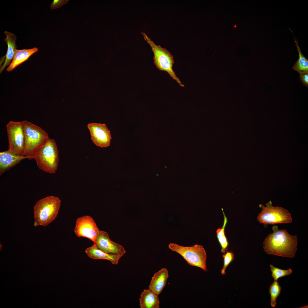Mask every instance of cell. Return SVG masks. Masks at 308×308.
Wrapping results in <instances>:
<instances>
[{
  "instance_id": "cell-1",
  "label": "cell",
  "mask_w": 308,
  "mask_h": 308,
  "mask_svg": "<svg viewBox=\"0 0 308 308\" xmlns=\"http://www.w3.org/2000/svg\"><path fill=\"white\" fill-rule=\"evenodd\" d=\"M270 233L263 242L264 252L270 255L293 258L297 250V236L290 235L285 229H279L278 226L272 227Z\"/></svg>"
},
{
  "instance_id": "cell-2",
  "label": "cell",
  "mask_w": 308,
  "mask_h": 308,
  "mask_svg": "<svg viewBox=\"0 0 308 308\" xmlns=\"http://www.w3.org/2000/svg\"><path fill=\"white\" fill-rule=\"evenodd\" d=\"M33 155L39 169L50 174L56 172L59 162V153L54 139L49 138Z\"/></svg>"
},
{
  "instance_id": "cell-3",
  "label": "cell",
  "mask_w": 308,
  "mask_h": 308,
  "mask_svg": "<svg viewBox=\"0 0 308 308\" xmlns=\"http://www.w3.org/2000/svg\"><path fill=\"white\" fill-rule=\"evenodd\" d=\"M61 201L58 197L48 196L37 201L34 207V226H46L57 216Z\"/></svg>"
},
{
  "instance_id": "cell-4",
  "label": "cell",
  "mask_w": 308,
  "mask_h": 308,
  "mask_svg": "<svg viewBox=\"0 0 308 308\" xmlns=\"http://www.w3.org/2000/svg\"><path fill=\"white\" fill-rule=\"evenodd\" d=\"M22 121L25 140L24 155H33L48 141L49 135L37 125L27 120Z\"/></svg>"
},
{
  "instance_id": "cell-5",
  "label": "cell",
  "mask_w": 308,
  "mask_h": 308,
  "mask_svg": "<svg viewBox=\"0 0 308 308\" xmlns=\"http://www.w3.org/2000/svg\"><path fill=\"white\" fill-rule=\"evenodd\" d=\"M141 33L145 40L151 47L154 54V64L157 68L160 71L166 72L180 86L184 87V85L181 83L173 70V66L174 63L173 56L165 48L162 47L160 45H156L145 33L142 32Z\"/></svg>"
},
{
  "instance_id": "cell-6",
  "label": "cell",
  "mask_w": 308,
  "mask_h": 308,
  "mask_svg": "<svg viewBox=\"0 0 308 308\" xmlns=\"http://www.w3.org/2000/svg\"><path fill=\"white\" fill-rule=\"evenodd\" d=\"M168 248L180 254L189 265L201 268L205 272L207 271L206 254L202 245L196 244L192 246H185L170 243Z\"/></svg>"
},
{
  "instance_id": "cell-7",
  "label": "cell",
  "mask_w": 308,
  "mask_h": 308,
  "mask_svg": "<svg viewBox=\"0 0 308 308\" xmlns=\"http://www.w3.org/2000/svg\"><path fill=\"white\" fill-rule=\"evenodd\" d=\"M259 207L262 210L257 219L260 224L269 225L292 222L291 214L289 212L282 207L273 206L271 201L266 203V206L260 204Z\"/></svg>"
},
{
  "instance_id": "cell-8",
  "label": "cell",
  "mask_w": 308,
  "mask_h": 308,
  "mask_svg": "<svg viewBox=\"0 0 308 308\" xmlns=\"http://www.w3.org/2000/svg\"><path fill=\"white\" fill-rule=\"evenodd\" d=\"M8 150L18 155H24L25 136L23 121H9L6 125Z\"/></svg>"
},
{
  "instance_id": "cell-9",
  "label": "cell",
  "mask_w": 308,
  "mask_h": 308,
  "mask_svg": "<svg viewBox=\"0 0 308 308\" xmlns=\"http://www.w3.org/2000/svg\"><path fill=\"white\" fill-rule=\"evenodd\" d=\"M100 230L93 218L89 216H83L76 221L74 232L78 237L87 238L94 243Z\"/></svg>"
},
{
  "instance_id": "cell-10",
  "label": "cell",
  "mask_w": 308,
  "mask_h": 308,
  "mask_svg": "<svg viewBox=\"0 0 308 308\" xmlns=\"http://www.w3.org/2000/svg\"><path fill=\"white\" fill-rule=\"evenodd\" d=\"M87 127L91 140L96 146L101 148L110 146L112 139L111 134L105 124L90 123L88 124Z\"/></svg>"
},
{
  "instance_id": "cell-11",
  "label": "cell",
  "mask_w": 308,
  "mask_h": 308,
  "mask_svg": "<svg viewBox=\"0 0 308 308\" xmlns=\"http://www.w3.org/2000/svg\"><path fill=\"white\" fill-rule=\"evenodd\" d=\"M94 243L98 249L106 253L123 256L126 252L123 246L112 241L108 233L104 231L100 230Z\"/></svg>"
},
{
  "instance_id": "cell-12",
  "label": "cell",
  "mask_w": 308,
  "mask_h": 308,
  "mask_svg": "<svg viewBox=\"0 0 308 308\" xmlns=\"http://www.w3.org/2000/svg\"><path fill=\"white\" fill-rule=\"evenodd\" d=\"M33 159L31 156H21L9 151L0 152V175L19 163L23 160Z\"/></svg>"
},
{
  "instance_id": "cell-13",
  "label": "cell",
  "mask_w": 308,
  "mask_h": 308,
  "mask_svg": "<svg viewBox=\"0 0 308 308\" xmlns=\"http://www.w3.org/2000/svg\"><path fill=\"white\" fill-rule=\"evenodd\" d=\"M169 277L167 270L166 268L161 269L152 277L148 286L149 289L159 295L165 287Z\"/></svg>"
},
{
  "instance_id": "cell-14",
  "label": "cell",
  "mask_w": 308,
  "mask_h": 308,
  "mask_svg": "<svg viewBox=\"0 0 308 308\" xmlns=\"http://www.w3.org/2000/svg\"><path fill=\"white\" fill-rule=\"evenodd\" d=\"M85 252L90 258L95 260H107L114 265L118 264L122 255L105 253L98 249L94 243L91 247L87 248Z\"/></svg>"
},
{
  "instance_id": "cell-15",
  "label": "cell",
  "mask_w": 308,
  "mask_h": 308,
  "mask_svg": "<svg viewBox=\"0 0 308 308\" xmlns=\"http://www.w3.org/2000/svg\"><path fill=\"white\" fill-rule=\"evenodd\" d=\"M4 33L6 37L4 40L7 44V49L5 56V62L1 67L0 73L2 72L6 67L10 65V62L13 60L17 49V46L16 45L17 37L15 35L7 31H5Z\"/></svg>"
},
{
  "instance_id": "cell-16",
  "label": "cell",
  "mask_w": 308,
  "mask_h": 308,
  "mask_svg": "<svg viewBox=\"0 0 308 308\" xmlns=\"http://www.w3.org/2000/svg\"><path fill=\"white\" fill-rule=\"evenodd\" d=\"M158 295L149 289L142 292L139 300L141 308H159L160 302Z\"/></svg>"
},
{
  "instance_id": "cell-17",
  "label": "cell",
  "mask_w": 308,
  "mask_h": 308,
  "mask_svg": "<svg viewBox=\"0 0 308 308\" xmlns=\"http://www.w3.org/2000/svg\"><path fill=\"white\" fill-rule=\"evenodd\" d=\"M38 51L36 47L29 49L16 50L12 61L7 69V70L10 72L17 66L27 60L33 54Z\"/></svg>"
},
{
  "instance_id": "cell-18",
  "label": "cell",
  "mask_w": 308,
  "mask_h": 308,
  "mask_svg": "<svg viewBox=\"0 0 308 308\" xmlns=\"http://www.w3.org/2000/svg\"><path fill=\"white\" fill-rule=\"evenodd\" d=\"M295 42L298 52L299 58L292 68L297 72L300 75L308 73V59L302 53L298 41L295 40Z\"/></svg>"
},
{
  "instance_id": "cell-19",
  "label": "cell",
  "mask_w": 308,
  "mask_h": 308,
  "mask_svg": "<svg viewBox=\"0 0 308 308\" xmlns=\"http://www.w3.org/2000/svg\"><path fill=\"white\" fill-rule=\"evenodd\" d=\"M224 220L222 228H218L216 231L217 237L221 247V252L222 253H225L227 250L228 243L225 234V228L227 222V219L223 211Z\"/></svg>"
},
{
  "instance_id": "cell-20",
  "label": "cell",
  "mask_w": 308,
  "mask_h": 308,
  "mask_svg": "<svg viewBox=\"0 0 308 308\" xmlns=\"http://www.w3.org/2000/svg\"><path fill=\"white\" fill-rule=\"evenodd\" d=\"M281 287L277 281H275L270 286L269 293L270 295V304L272 307H275L277 303L276 301L277 297L279 295Z\"/></svg>"
},
{
  "instance_id": "cell-21",
  "label": "cell",
  "mask_w": 308,
  "mask_h": 308,
  "mask_svg": "<svg viewBox=\"0 0 308 308\" xmlns=\"http://www.w3.org/2000/svg\"><path fill=\"white\" fill-rule=\"evenodd\" d=\"M270 266L272 273L271 276L275 281H277L281 277L289 275L292 272V270L291 268L284 270L275 267L271 264H270Z\"/></svg>"
},
{
  "instance_id": "cell-22",
  "label": "cell",
  "mask_w": 308,
  "mask_h": 308,
  "mask_svg": "<svg viewBox=\"0 0 308 308\" xmlns=\"http://www.w3.org/2000/svg\"><path fill=\"white\" fill-rule=\"evenodd\" d=\"M222 257L224 259V265L221 273L222 275H224L226 268L234 259V254L231 251L227 250L226 253L222 255Z\"/></svg>"
},
{
  "instance_id": "cell-23",
  "label": "cell",
  "mask_w": 308,
  "mask_h": 308,
  "mask_svg": "<svg viewBox=\"0 0 308 308\" xmlns=\"http://www.w3.org/2000/svg\"><path fill=\"white\" fill-rule=\"evenodd\" d=\"M68 1V0H54L51 4L50 8L53 9L60 8L66 4Z\"/></svg>"
},
{
  "instance_id": "cell-24",
  "label": "cell",
  "mask_w": 308,
  "mask_h": 308,
  "mask_svg": "<svg viewBox=\"0 0 308 308\" xmlns=\"http://www.w3.org/2000/svg\"><path fill=\"white\" fill-rule=\"evenodd\" d=\"M300 81L305 86L308 87V73L300 75Z\"/></svg>"
}]
</instances>
